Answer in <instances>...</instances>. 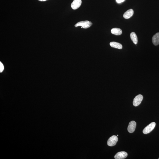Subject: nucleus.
<instances>
[{
  "instance_id": "nucleus-1",
  "label": "nucleus",
  "mask_w": 159,
  "mask_h": 159,
  "mask_svg": "<svg viewBox=\"0 0 159 159\" xmlns=\"http://www.w3.org/2000/svg\"><path fill=\"white\" fill-rule=\"evenodd\" d=\"M92 25V23L91 22L86 20L79 22L75 25V27H77L78 26H81V28L87 29L89 28Z\"/></svg>"
},
{
  "instance_id": "nucleus-2",
  "label": "nucleus",
  "mask_w": 159,
  "mask_h": 159,
  "mask_svg": "<svg viewBox=\"0 0 159 159\" xmlns=\"http://www.w3.org/2000/svg\"><path fill=\"white\" fill-rule=\"evenodd\" d=\"M155 126V122H152L144 128L143 131V133L145 134L149 133L154 129Z\"/></svg>"
},
{
  "instance_id": "nucleus-3",
  "label": "nucleus",
  "mask_w": 159,
  "mask_h": 159,
  "mask_svg": "<svg viewBox=\"0 0 159 159\" xmlns=\"http://www.w3.org/2000/svg\"><path fill=\"white\" fill-rule=\"evenodd\" d=\"M118 141L117 137L113 135L109 138L107 141V145L109 146H113L116 145Z\"/></svg>"
},
{
  "instance_id": "nucleus-4",
  "label": "nucleus",
  "mask_w": 159,
  "mask_h": 159,
  "mask_svg": "<svg viewBox=\"0 0 159 159\" xmlns=\"http://www.w3.org/2000/svg\"><path fill=\"white\" fill-rule=\"evenodd\" d=\"M143 98L142 95L139 94L135 97L133 101V105L134 106H137L141 104Z\"/></svg>"
},
{
  "instance_id": "nucleus-5",
  "label": "nucleus",
  "mask_w": 159,
  "mask_h": 159,
  "mask_svg": "<svg viewBox=\"0 0 159 159\" xmlns=\"http://www.w3.org/2000/svg\"><path fill=\"white\" fill-rule=\"evenodd\" d=\"M136 123L135 121H132L129 122L128 127V132L130 133H132L135 131L136 128Z\"/></svg>"
},
{
  "instance_id": "nucleus-6",
  "label": "nucleus",
  "mask_w": 159,
  "mask_h": 159,
  "mask_svg": "<svg viewBox=\"0 0 159 159\" xmlns=\"http://www.w3.org/2000/svg\"><path fill=\"white\" fill-rule=\"evenodd\" d=\"M128 154L125 151L120 152L117 153L114 156V158L116 159H125L127 157Z\"/></svg>"
},
{
  "instance_id": "nucleus-7",
  "label": "nucleus",
  "mask_w": 159,
  "mask_h": 159,
  "mask_svg": "<svg viewBox=\"0 0 159 159\" xmlns=\"http://www.w3.org/2000/svg\"><path fill=\"white\" fill-rule=\"evenodd\" d=\"M81 0H74L71 4V7L73 9L76 10L79 8L81 5Z\"/></svg>"
},
{
  "instance_id": "nucleus-8",
  "label": "nucleus",
  "mask_w": 159,
  "mask_h": 159,
  "mask_svg": "<svg viewBox=\"0 0 159 159\" xmlns=\"http://www.w3.org/2000/svg\"><path fill=\"white\" fill-rule=\"evenodd\" d=\"M134 14V11L132 9H130L124 13L123 17L124 18L126 19H128L132 17Z\"/></svg>"
},
{
  "instance_id": "nucleus-9",
  "label": "nucleus",
  "mask_w": 159,
  "mask_h": 159,
  "mask_svg": "<svg viewBox=\"0 0 159 159\" xmlns=\"http://www.w3.org/2000/svg\"><path fill=\"white\" fill-rule=\"evenodd\" d=\"M152 43L155 46H157L159 44V33H158L153 36Z\"/></svg>"
},
{
  "instance_id": "nucleus-10",
  "label": "nucleus",
  "mask_w": 159,
  "mask_h": 159,
  "mask_svg": "<svg viewBox=\"0 0 159 159\" xmlns=\"http://www.w3.org/2000/svg\"><path fill=\"white\" fill-rule=\"evenodd\" d=\"M110 46L112 47L116 48L119 49H122V46L120 43H117V42H110Z\"/></svg>"
},
{
  "instance_id": "nucleus-11",
  "label": "nucleus",
  "mask_w": 159,
  "mask_h": 159,
  "mask_svg": "<svg viewBox=\"0 0 159 159\" xmlns=\"http://www.w3.org/2000/svg\"><path fill=\"white\" fill-rule=\"evenodd\" d=\"M130 38L131 40L136 45L138 43V38L136 34L134 32H132L130 34Z\"/></svg>"
},
{
  "instance_id": "nucleus-12",
  "label": "nucleus",
  "mask_w": 159,
  "mask_h": 159,
  "mask_svg": "<svg viewBox=\"0 0 159 159\" xmlns=\"http://www.w3.org/2000/svg\"><path fill=\"white\" fill-rule=\"evenodd\" d=\"M111 33L116 35H120L122 34V31L121 29L118 28H114L111 30Z\"/></svg>"
},
{
  "instance_id": "nucleus-13",
  "label": "nucleus",
  "mask_w": 159,
  "mask_h": 159,
  "mask_svg": "<svg viewBox=\"0 0 159 159\" xmlns=\"http://www.w3.org/2000/svg\"><path fill=\"white\" fill-rule=\"evenodd\" d=\"M4 65L1 62H0V72H2L4 70Z\"/></svg>"
},
{
  "instance_id": "nucleus-14",
  "label": "nucleus",
  "mask_w": 159,
  "mask_h": 159,
  "mask_svg": "<svg viewBox=\"0 0 159 159\" xmlns=\"http://www.w3.org/2000/svg\"><path fill=\"white\" fill-rule=\"evenodd\" d=\"M125 0H116L117 2L118 3H120L122 2H123Z\"/></svg>"
},
{
  "instance_id": "nucleus-15",
  "label": "nucleus",
  "mask_w": 159,
  "mask_h": 159,
  "mask_svg": "<svg viewBox=\"0 0 159 159\" xmlns=\"http://www.w3.org/2000/svg\"><path fill=\"white\" fill-rule=\"evenodd\" d=\"M38 1H41V2H44V1H46L48 0H38Z\"/></svg>"
},
{
  "instance_id": "nucleus-16",
  "label": "nucleus",
  "mask_w": 159,
  "mask_h": 159,
  "mask_svg": "<svg viewBox=\"0 0 159 159\" xmlns=\"http://www.w3.org/2000/svg\"><path fill=\"white\" fill-rule=\"evenodd\" d=\"M117 136H118V135H117Z\"/></svg>"
},
{
  "instance_id": "nucleus-17",
  "label": "nucleus",
  "mask_w": 159,
  "mask_h": 159,
  "mask_svg": "<svg viewBox=\"0 0 159 159\" xmlns=\"http://www.w3.org/2000/svg\"><path fill=\"white\" fill-rule=\"evenodd\" d=\"M158 159H159V158H158Z\"/></svg>"
}]
</instances>
